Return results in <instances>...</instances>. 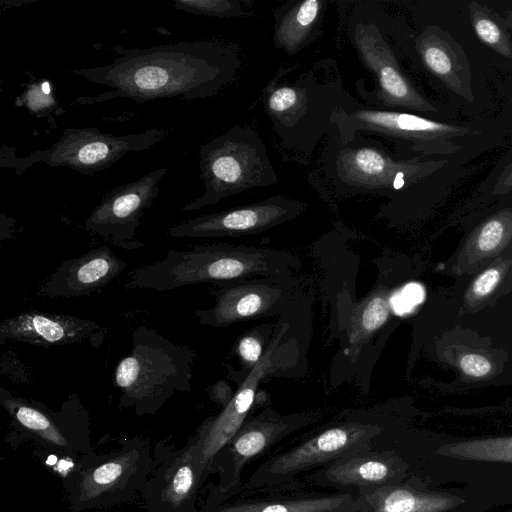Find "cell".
I'll list each match as a JSON object with an SVG mask.
<instances>
[{"label": "cell", "instance_id": "1", "mask_svg": "<svg viewBox=\"0 0 512 512\" xmlns=\"http://www.w3.org/2000/svg\"><path fill=\"white\" fill-rule=\"evenodd\" d=\"M114 50L118 56L109 64L73 70L76 76L111 88L95 96L78 97L76 102L208 98L230 84L241 65L235 48L216 42H179Z\"/></svg>", "mask_w": 512, "mask_h": 512}, {"label": "cell", "instance_id": "2", "mask_svg": "<svg viewBox=\"0 0 512 512\" xmlns=\"http://www.w3.org/2000/svg\"><path fill=\"white\" fill-rule=\"evenodd\" d=\"M262 103L281 145L302 162L336 129L337 113L359 102L343 86L336 63L322 60L293 80L279 70L265 86Z\"/></svg>", "mask_w": 512, "mask_h": 512}, {"label": "cell", "instance_id": "3", "mask_svg": "<svg viewBox=\"0 0 512 512\" xmlns=\"http://www.w3.org/2000/svg\"><path fill=\"white\" fill-rule=\"evenodd\" d=\"M447 160L397 158L389 150L362 133L351 142H342L335 129L327 138L321 156V173L338 199L355 195L387 198L376 218L390 219L403 196L447 164Z\"/></svg>", "mask_w": 512, "mask_h": 512}, {"label": "cell", "instance_id": "4", "mask_svg": "<svg viewBox=\"0 0 512 512\" xmlns=\"http://www.w3.org/2000/svg\"><path fill=\"white\" fill-rule=\"evenodd\" d=\"M300 269V258L287 250L231 243L201 244L169 250L161 260L136 268L124 287L165 292L202 283L220 285L259 276L289 275Z\"/></svg>", "mask_w": 512, "mask_h": 512}, {"label": "cell", "instance_id": "5", "mask_svg": "<svg viewBox=\"0 0 512 512\" xmlns=\"http://www.w3.org/2000/svg\"><path fill=\"white\" fill-rule=\"evenodd\" d=\"M195 352L172 342L145 325L132 333L131 352L114 370V386L119 390V407L130 408L138 416L154 415L176 393L192 390Z\"/></svg>", "mask_w": 512, "mask_h": 512}, {"label": "cell", "instance_id": "6", "mask_svg": "<svg viewBox=\"0 0 512 512\" xmlns=\"http://www.w3.org/2000/svg\"><path fill=\"white\" fill-rule=\"evenodd\" d=\"M118 443L116 450L76 459L63 480L70 511L112 507L141 493L153 463L151 442L133 437L121 438Z\"/></svg>", "mask_w": 512, "mask_h": 512}, {"label": "cell", "instance_id": "7", "mask_svg": "<svg viewBox=\"0 0 512 512\" xmlns=\"http://www.w3.org/2000/svg\"><path fill=\"white\" fill-rule=\"evenodd\" d=\"M199 169L204 193L183 206L181 212L198 210L246 190L278 182L265 143L248 124L235 125L202 144Z\"/></svg>", "mask_w": 512, "mask_h": 512}, {"label": "cell", "instance_id": "8", "mask_svg": "<svg viewBox=\"0 0 512 512\" xmlns=\"http://www.w3.org/2000/svg\"><path fill=\"white\" fill-rule=\"evenodd\" d=\"M167 136L168 132L159 128L128 135L101 133L96 127L67 128L48 149L36 150L24 157L16 156L13 148L4 146L0 166L21 175L32 165L44 163L91 176L109 168L127 153L146 150Z\"/></svg>", "mask_w": 512, "mask_h": 512}, {"label": "cell", "instance_id": "9", "mask_svg": "<svg viewBox=\"0 0 512 512\" xmlns=\"http://www.w3.org/2000/svg\"><path fill=\"white\" fill-rule=\"evenodd\" d=\"M383 17L367 6L353 9L347 36L362 64L374 75L372 92L357 84L358 94L372 108L381 110L403 108L430 113L438 109L413 85L397 60L394 49L384 34Z\"/></svg>", "mask_w": 512, "mask_h": 512}, {"label": "cell", "instance_id": "10", "mask_svg": "<svg viewBox=\"0 0 512 512\" xmlns=\"http://www.w3.org/2000/svg\"><path fill=\"white\" fill-rule=\"evenodd\" d=\"M290 307V306H289ZM289 307L279 315L270 344L248 376L238 384L230 401L215 417L206 419L195 432L201 462L209 474L213 458L240 430L255 402L257 389L265 379L293 375V364L300 360L299 341L290 335Z\"/></svg>", "mask_w": 512, "mask_h": 512}, {"label": "cell", "instance_id": "11", "mask_svg": "<svg viewBox=\"0 0 512 512\" xmlns=\"http://www.w3.org/2000/svg\"><path fill=\"white\" fill-rule=\"evenodd\" d=\"M0 405L13 428L58 456L78 459L95 453L91 444L90 416L78 394L73 393L55 411L35 399L0 388Z\"/></svg>", "mask_w": 512, "mask_h": 512}, {"label": "cell", "instance_id": "12", "mask_svg": "<svg viewBox=\"0 0 512 512\" xmlns=\"http://www.w3.org/2000/svg\"><path fill=\"white\" fill-rule=\"evenodd\" d=\"M334 124L342 142H351L356 133H371L407 142L410 151L424 156L456 153L462 147L454 141L455 138L480 134L466 126L439 122L410 112L370 108L360 103L338 112Z\"/></svg>", "mask_w": 512, "mask_h": 512}, {"label": "cell", "instance_id": "13", "mask_svg": "<svg viewBox=\"0 0 512 512\" xmlns=\"http://www.w3.org/2000/svg\"><path fill=\"white\" fill-rule=\"evenodd\" d=\"M207 476L196 434L179 449L161 440L153 447L151 471L140 493L143 506L147 512H199L196 497Z\"/></svg>", "mask_w": 512, "mask_h": 512}, {"label": "cell", "instance_id": "14", "mask_svg": "<svg viewBox=\"0 0 512 512\" xmlns=\"http://www.w3.org/2000/svg\"><path fill=\"white\" fill-rule=\"evenodd\" d=\"M299 283L293 274L255 277L220 284L213 291L214 304L197 309L201 325L222 328L281 315L297 298Z\"/></svg>", "mask_w": 512, "mask_h": 512}, {"label": "cell", "instance_id": "15", "mask_svg": "<svg viewBox=\"0 0 512 512\" xmlns=\"http://www.w3.org/2000/svg\"><path fill=\"white\" fill-rule=\"evenodd\" d=\"M381 431L379 424L364 421H348L331 426L293 449L269 459L251 476L249 484H276L298 472L354 455Z\"/></svg>", "mask_w": 512, "mask_h": 512}, {"label": "cell", "instance_id": "16", "mask_svg": "<svg viewBox=\"0 0 512 512\" xmlns=\"http://www.w3.org/2000/svg\"><path fill=\"white\" fill-rule=\"evenodd\" d=\"M166 171L158 168L108 191L85 220L86 230L126 250L142 248L144 243L135 239L136 231L144 212L158 196L159 182Z\"/></svg>", "mask_w": 512, "mask_h": 512}, {"label": "cell", "instance_id": "17", "mask_svg": "<svg viewBox=\"0 0 512 512\" xmlns=\"http://www.w3.org/2000/svg\"><path fill=\"white\" fill-rule=\"evenodd\" d=\"M309 208L306 202L283 195L244 206L205 214L172 226L176 238H218L256 235L291 221Z\"/></svg>", "mask_w": 512, "mask_h": 512}, {"label": "cell", "instance_id": "18", "mask_svg": "<svg viewBox=\"0 0 512 512\" xmlns=\"http://www.w3.org/2000/svg\"><path fill=\"white\" fill-rule=\"evenodd\" d=\"M314 421L310 413L282 415L266 408L257 416L246 419L232 440L213 458L209 473L218 471L220 482L215 495L237 488L243 466L285 435Z\"/></svg>", "mask_w": 512, "mask_h": 512}, {"label": "cell", "instance_id": "19", "mask_svg": "<svg viewBox=\"0 0 512 512\" xmlns=\"http://www.w3.org/2000/svg\"><path fill=\"white\" fill-rule=\"evenodd\" d=\"M102 334L98 323L73 315L27 310L0 323V344L6 341L39 347L71 345Z\"/></svg>", "mask_w": 512, "mask_h": 512}, {"label": "cell", "instance_id": "20", "mask_svg": "<svg viewBox=\"0 0 512 512\" xmlns=\"http://www.w3.org/2000/svg\"><path fill=\"white\" fill-rule=\"evenodd\" d=\"M127 263L107 246L63 261L38 289L48 298H74L93 294L119 276Z\"/></svg>", "mask_w": 512, "mask_h": 512}, {"label": "cell", "instance_id": "21", "mask_svg": "<svg viewBox=\"0 0 512 512\" xmlns=\"http://www.w3.org/2000/svg\"><path fill=\"white\" fill-rule=\"evenodd\" d=\"M414 48L424 67L446 88L467 102L474 101L469 59L449 31L429 24L414 38Z\"/></svg>", "mask_w": 512, "mask_h": 512}, {"label": "cell", "instance_id": "22", "mask_svg": "<svg viewBox=\"0 0 512 512\" xmlns=\"http://www.w3.org/2000/svg\"><path fill=\"white\" fill-rule=\"evenodd\" d=\"M394 294L393 288L379 275L371 291L348 309L342 353L350 361L356 360L390 321Z\"/></svg>", "mask_w": 512, "mask_h": 512}, {"label": "cell", "instance_id": "23", "mask_svg": "<svg viewBox=\"0 0 512 512\" xmlns=\"http://www.w3.org/2000/svg\"><path fill=\"white\" fill-rule=\"evenodd\" d=\"M326 6V0H290L275 8L274 46L294 56L315 41Z\"/></svg>", "mask_w": 512, "mask_h": 512}, {"label": "cell", "instance_id": "24", "mask_svg": "<svg viewBox=\"0 0 512 512\" xmlns=\"http://www.w3.org/2000/svg\"><path fill=\"white\" fill-rule=\"evenodd\" d=\"M360 500L361 512H448L464 501L449 493L398 484L369 487Z\"/></svg>", "mask_w": 512, "mask_h": 512}, {"label": "cell", "instance_id": "25", "mask_svg": "<svg viewBox=\"0 0 512 512\" xmlns=\"http://www.w3.org/2000/svg\"><path fill=\"white\" fill-rule=\"evenodd\" d=\"M406 465L391 454H354L325 470V479L343 486L375 487L396 484L405 477Z\"/></svg>", "mask_w": 512, "mask_h": 512}, {"label": "cell", "instance_id": "26", "mask_svg": "<svg viewBox=\"0 0 512 512\" xmlns=\"http://www.w3.org/2000/svg\"><path fill=\"white\" fill-rule=\"evenodd\" d=\"M360 498L350 493L283 500L242 501L199 512H361Z\"/></svg>", "mask_w": 512, "mask_h": 512}, {"label": "cell", "instance_id": "27", "mask_svg": "<svg viewBox=\"0 0 512 512\" xmlns=\"http://www.w3.org/2000/svg\"><path fill=\"white\" fill-rule=\"evenodd\" d=\"M468 13L478 39L502 57L512 59V38L505 19L477 1L469 3Z\"/></svg>", "mask_w": 512, "mask_h": 512}, {"label": "cell", "instance_id": "28", "mask_svg": "<svg viewBox=\"0 0 512 512\" xmlns=\"http://www.w3.org/2000/svg\"><path fill=\"white\" fill-rule=\"evenodd\" d=\"M440 454L460 460L512 463V437L466 440L445 444Z\"/></svg>", "mask_w": 512, "mask_h": 512}, {"label": "cell", "instance_id": "29", "mask_svg": "<svg viewBox=\"0 0 512 512\" xmlns=\"http://www.w3.org/2000/svg\"><path fill=\"white\" fill-rule=\"evenodd\" d=\"M274 327L275 323H263L244 332L236 340L233 350L241 367L237 372L231 370L230 376L238 384L248 376L264 356L270 344Z\"/></svg>", "mask_w": 512, "mask_h": 512}, {"label": "cell", "instance_id": "30", "mask_svg": "<svg viewBox=\"0 0 512 512\" xmlns=\"http://www.w3.org/2000/svg\"><path fill=\"white\" fill-rule=\"evenodd\" d=\"M247 3L249 2L244 0H174V6L178 10L217 18L248 16L251 13L245 6Z\"/></svg>", "mask_w": 512, "mask_h": 512}, {"label": "cell", "instance_id": "31", "mask_svg": "<svg viewBox=\"0 0 512 512\" xmlns=\"http://www.w3.org/2000/svg\"><path fill=\"white\" fill-rule=\"evenodd\" d=\"M501 272L497 268H489L483 271L473 282L471 291L475 298H483L489 295L498 285Z\"/></svg>", "mask_w": 512, "mask_h": 512}, {"label": "cell", "instance_id": "32", "mask_svg": "<svg viewBox=\"0 0 512 512\" xmlns=\"http://www.w3.org/2000/svg\"><path fill=\"white\" fill-rule=\"evenodd\" d=\"M462 371L472 377L480 378L491 371V363L482 355L466 354L460 360Z\"/></svg>", "mask_w": 512, "mask_h": 512}, {"label": "cell", "instance_id": "33", "mask_svg": "<svg viewBox=\"0 0 512 512\" xmlns=\"http://www.w3.org/2000/svg\"><path fill=\"white\" fill-rule=\"evenodd\" d=\"M493 192L494 194H508L512 192V162L501 172L494 184Z\"/></svg>", "mask_w": 512, "mask_h": 512}, {"label": "cell", "instance_id": "34", "mask_svg": "<svg viewBox=\"0 0 512 512\" xmlns=\"http://www.w3.org/2000/svg\"><path fill=\"white\" fill-rule=\"evenodd\" d=\"M227 389H229V386H227V384H225L223 382H219L210 388L211 397L216 402L223 405V407L230 401V399L233 396V395L231 396V395L223 394V391H226Z\"/></svg>", "mask_w": 512, "mask_h": 512}, {"label": "cell", "instance_id": "35", "mask_svg": "<svg viewBox=\"0 0 512 512\" xmlns=\"http://www.w3.org/2000/svg\"><path fill=\"white\" fill-rule=\"evenodd\" d=\"M504 19L509 31L512 32V7L507 11Z\"/></svg>", "mask_w": 512, "mask_h": 512}]
</instances>
